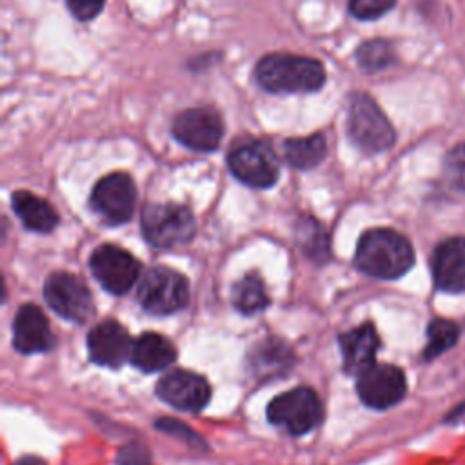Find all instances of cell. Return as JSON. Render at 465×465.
<instances>
[{"mask_svg": "<svg viewBox=\"0 0 465 465\" xmlns=\"http://www.w3.org/2000/svg\"><path fill=\"white\" fill-rule=\"evenodd\" d=\"M156 394L167 405L183 412H200L211 400L209 381L185 369L165 372L156 383Z\"/></svg>", "mask_w": 465, "mask_h": 465, "instance_id": "obj_13", "label": "cell"}, {"mask_svg": "<svg viewBox=\"0 0 465 465\" xmlns=\"http://www.w3.org/2000/svg\"><path fill=\"white\" fill-rule=\"evenodd\" d=\"M343 371L347 374H361L374 365V356L380 349V336L372 323H361L338 336Z\"/></svg>", "mask_w": 465, "mask_h": 465, "instance_id": "obj_17", "label": "cell"}, {"mask_svg": "<svg viewBox=\"0 0 465 465\" xmlns=\"http://www.w3.org/2000/svg\"><path fill=\"white\" fill-rule=\"evenodd\" d=\"M54 343L56 338L42 309L35 303L20 305L13 320V347L22 354H35L51 351Z\"/></svg>", "mask_w": 465, "mask_h": 465, "instance_id": "obj_15", "label": "cell"}, {"mask_svg": "<svg viewBox=\"0 0 465 465\" xmlns=\"http://www.w3.org/2000/svg\"><path fill=\"white\" fill-rule=\"evenodd\" d=\"M354 263L372 278L394 280L412 267L414 251L401 232L389 227H376L360 236Z\"/></svg>", "mask_w": 465, "mask_h": 465, "instance_id": "obj_1", "label": "cell"}, {"mask_svg": "<svg viewBox=\"0 0 465 465\" xmlns=\"http://www.w3.org/2000/svg\"><path fill=\"white\" fill-rule=\"evenodd\" d=\"M104 4H105V0H67L69 11L78 20H91V18H94L102 11Z\"/></svg>", "mask_w": 465, "mask_h": 465, "instance_id": "obj_29", "label": "cell"}, {"mask_svg": "<svg viewBox=\"0 0 465 465\" xmlns=\"http://www.w3.org/2000/svg\"><path fill=\"white\" fill-rule=\"evenodd\" d=\"M232 305L242 314H254L269 305V294L263 280L256 272L242 276L232 285Z\"/></svg>", "mask_w": 465, "mask_h": 465, "instance_id": "obj_22", "label": "cell"}, {"mask_svg": "<svg viewBox=\"0 0 465 465\" xmlns=\"http://www.w3.org/2000/svg\"><path fill=\"white\" fill-rule=\"evenodd\" d=\"M176 360V347L158 332H143L133 341L131 363L142 372H158Z\"/></svg>", "mask_w": 465, "mask_h": 465, "instance_id": "obj_18", "label": "cell"}, {"mask_svg": "<svg viewBox=\"0 0 465 465\" xmlns=\"http://www.w3.org/2000/svg\"><path fill=\"white\" fill-rule=\"evenodd\" d=\"M296 238L303 254L316 263H323L331 258L329 254V234L323 225L312 216H302L296 225Z\"/></svg>", "mask_w": 465, "mask_h": 465, "instance_id": "obj_23", "label": "cell"}, {"mask_svg": "<svg viewBox=\"0 0 465 465\" xmlns=\"http://www.w3.org/2000/svg\"><path fill=\"white\" fill-rule=\"evenodd\" d=\"M89 267L98 283L111 294H125L140 276V262L125 249L104 243L89 258Z\"/></svg>", "mask_w": 465, "mask_h": 465, "instance_id": "obj_10", "label": "cell"}, {"mask_svg": "<svg viewBox=\"0 0 465 465\" xmlns=\"http://www.w3.org/2000/svg\"><path fill=\"white\" fill-rule=\"evenodd\" d=\"M118 465H147L149 463V450L143 445L138 443H131L120 449L118 458H116Z\"/></svg>", "mask_w": 465, "mask_h": 465, "instance_id": "obj_28", "label": "cell"}, {"mask_svg": "<svg viewBox=\"0 0 465 465\" xmlns=\"http://www.w3.org/2000/svg\"><path fill=\"white\" fill-rule=\"evenodd\" d=\"M133 341L127 329L114 322L104 320L96 323L87 334V352L91 361L109 369H120L131 360Z\"/></svg>", "mask_w": 465, "mask_h": 465, "instance_id": "obj_14", "label": "cell"}, {"mask_svg": "<svg viewBox=\"0 0 465 465\" xmlns=\"http://www.w3.org/2000/svg\"><path fill=\"white\" fill-rule=\"evenodd\" d=\"M434 285L443 292L465 291V238L443 240L430 260Z\"/></svg>", "mask_w": 465, "mask_h": 465, "instance_id": "obj_16", "label": "cell"}, {"mask_svg": "<svg viewBox=\"0 0 465 465\" xmlns=\"http://www.w3.org/2000/svg\"><path fill=\"white\" fill-rule=\"evenodd\" d=\"M356 392L363 405L383 411L401 401L407 392V380L400 367L391 363H374L358 374Z\"/></svg>", "mask_w": 465, "mask_h": 465, "instance_id": "obj_12", "label": "cell"}, {"mask_svg": "<svg viewBox=\"0 0 465 465\" xmlns=\"http://www.w3.org/2000/svg\"><path fill=\"white\" fill-rule=\"evenodd\" d=\"M458 336H460V329L454 322L445 318L432 320L427 327V345H425L423 356L429 360L449 351L450 347L456 345Z\"/></svg>", "mask_w": 465, "mask_h": 465, "instance_id": "obj_25", "label": "cell"}, {"mask_svg": "<svg viewBox=\"0 0 465 465\" xmlns=\"http://www.w3.org/2000/svg\"><path fill=\"white\" fill-rule=\"evenodd\" d=\"M267 420L292 436H302L322 423L323 403L314 389L296 387L271 400L267 405Z\"/></svg>", "mask_w": 465, "mask_h": 465, "instance_id": "obj_5", "label": "cell"}, {"mask_svg": "<svg viewBox=\"0 0 465 465\" xmlns=\"http://www.w3.org/2000/svg\"><path fill=\"white\" fill-rule=\"evenodd\" d=\"M443 176L452 191L465 196V142L456 143L445 156Z\"/></svg>", "mask_w": 465, "mask_h": 465, "instance_id": "obj_26", "label": "cell"}, {"mask_svg": "<svg viewBox=\"0 0 465 465\" xmlns=\"http://www.w3.org/2000/svg\"><path fill=\"white\" fill-rule=\"evenodd\" d=\"M16 465H45V463L35 456H24V460H20Z\"/></svg>", "mask_w": 465, "mask_h": 465, "instance_id": "obj_30", "label": "cell"}, {"mask_svg": "<svg viewBox=\"0 0 465 465\" xmlns=\"http://www.w3.org/2000/svg\"><path fill=\"white\" fill-rule=\"evenodd\" d=\"M292 361L294 354L291 347L276 338L262 340L249 354L251 371L262 381L287 372L292 367Z\"/></svg>", "mask_w": 465, "mask_h": 465, "instance_id": "obj_19", "label": "cell"}, {"mask_svg": "<svg viewBox=\"0 0 465 465\" xmlns=\"http://www.w3.org/2000/svg\"><path fill=\"white\" fill-rule=\"evenodd\" d=\"M47 305L69 322H87L94 312V302L85 282L67 271L53 272L44 283Z\"/></svg>", "mask_w": 465, "mask_h": 465, "instance_id": "obj_8", "label": "cell"}, {"mask_svg": "<svg viewBox=\"0 0 465 465\" xmlns=\"http://www.w3.org/2000/svg\"><path fill=\"white\" fill-rule=\"evenodd\" d=\"M347 134L358 149L369 154L387 151L396 140V133L389 118L374 98L365 93H354L351 98Z\"/></svg>", "mask_w": 465, "mask_h": 465, "instance_id": "obj_4", "label": "cell"}, {"mask_svg": "<svg viewBox=\"0 0 465 465\" xmlns=\"http://www.w3.org/2000/svg\"><path fill=\"white\" fill-rule=\"evenodd\" d=\"M254 78L271 93H312L325 84V67L311 56L272 53L258 60Z\"/></svg>", "mask_w": 465, "mask_h": 465, "instance_id": "obj_2", "label": "cell"}, {"mask_svg": "<svg viewBox=\"0 0 465 465\" xmlns=\"http://www.w3.org/2000/svg\"><path fill=\"white\" fill-rule=\"evenodd\" d=\"M11 205L25 229L35 232H49L58 225V214L54 207L29 191H15L11 194Z\"/></svg>", "mask_w": 465, "mask_h": 465, "instance_id": "obj_20", "label": "cell"}, {"mask_svg": "<svg viewBox=\"0 0 465 465\" xmlns=\"http://www.w3.org/2000/svg\"><path fill=\"white\" fill-rule=\"evenodd\" d=\"M327 154V142L322 133L289 138L283 142V156L289 165L300 171L316 167Z\"/></svg>", "mask_w": 465, "mask_h": 465, "instance_id": "obj_21", "label": "cell"}, {"mask_svg": "<svg viewBox=\"0 0 465 465\" xmlns=\"http://www.w3.org/2000/svg\"><path fill=\"white\" fill-rule=\"evenodd\" d=\"M396 0H349V11L360 20H374L394 7Z\"/></svg>", "mask_w": 465, "mask_h": 465, "instance_id": "obj_27", "label": "cell"}, {"mask_svg": "<svg viewBox=\"0 0 465 465\" xmlns=\"http://www.w3.org/2000/svg\"><path fill=\"white\" fill-rule=\"evenodd\" d=\"M394 60V49L391 42L383 38H374L363 42L356 51V62L365 73H378L391 65Z\"/></svg>", "mask_w": 465, "mask_h": 465, "instance_id": "obj_24", "label": "cell"}, {"mask_svg": "<svg viewBox=\"0 0 465 465\" xmlns=\"http://www.w3.org/2000/svg\"><path fill=\"white\" fill-rule=\"evenodd\" d=\"M223 120L213 107H191L173 120V134L185 147L200 153L218 149L223 138Z\"/></svg>", "mask_w": 465, "mask_h": 465, "instance_id": "obj_11", "label": "cell"}, {"mask_svg": "<svg viewBox=\"0 0 465 465\" xmlns=\"http://www.w3.org/2000/svg\"><path fill=\"white\" fill-rule=\"evenodd\" d=\"M227 165L234 178L256 189L276 183L280 165L269 143L256 138H243L227 154Z\"/></svg>", "mask_w": 465, "mask_h": 465, "instance_id": "obj_7", "label": "cell"}, {"mask_svg": "<svg viewBox=\"0 0 465 465\" xmlns=\"http://www.w3.org/2000/svg\"><path fill=\"white\" fill-rule=\"evenodd\" d=\"M136 298L151 314H173L189 303V282L171 267H153L143 274Z\"/></svg>", "mask_w": 465, "mask_h": 465, "instance_id": "obj_6", "label": "cell"}, {"mask_svg": "<svg viewBox=\"0 0 465 465\" xmlns=\"http://www.w3.org/2000/svg\"><path fill=\"white\" fill-rule=\"evenodd\" d=\"M142 232L153 247L174 249L194 238L196 220L182 203L154 202L142 211Z\"/></svg>", "mask_w": 465, "mask_h": 465, "instance_id": "obj_3", "label": "cell"}, {"mask_svg": "<svg viewBox=\"0 0 465 465\" xmlns=\"http://www.w3.org/2000/svg\"><path fill=\"white\" fill-rule=\"evenodd\" d=\"M89 203L109 225L125 223L134 211L136 187L127 173H109L93 187Z\"/></svg>", "mask_w": 465, "mask_h": 465, "instance_id": "obj_9", "label": "cell"}]
</instances>
